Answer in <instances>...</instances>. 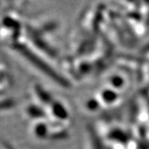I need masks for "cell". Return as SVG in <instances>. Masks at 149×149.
Returning <instances> with one entry per match:
<instances>
[{
	"label": "cell",
	"mask_w": 149,
	"mask_h": 149,
	"mask_svg": "<svg viewBox=\"0 0 149 149\" xmlns=\"http://www.w3.org/2000/svg\"><path fill=\"white\" fill-rule=\"evenodd\" d=\"M116 95L111 91H104L102 94V99H104V100H105L107 103H111V102L114 101L116 99Z\"/></svg>",
	"instance_id": "obj_2"
},
{
	"label": "cell",
	"mask_w": 149,
	"mask_h": 149,
	"mask_svg": "<svg viewBox=\"0 0 149 149\" xmlns=\"http://www.w3.org/2000/svg\"><path fill=\"white\" fill-rule=\"evenodd\" d=\"M52 113L56 118L59 119H64L68 117V113L66 109H65L64 105L62 106L60 103L52 104Z\"/></svg>",
	"instance_id": "obj_1"
}]
</instances>
